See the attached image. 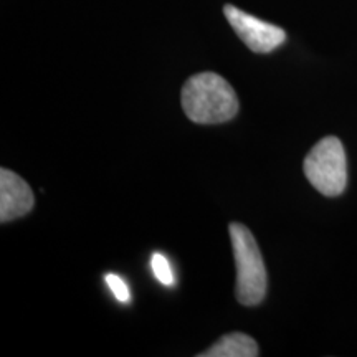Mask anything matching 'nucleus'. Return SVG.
<instances>
[{
    "instance_id": "obj_5",
    "label": "nucleus",
    "mask_w": 357,
    "mask_h": 357,
    "mask_svg": "<svg viewBox=\"0 0 357 357\" xmlns=\"http://www.w3.org/2000/svg\"><path fill=\"white\" fill-rule=\"evenodd\" d=\"M35 197L30 185L19 174L0 171V222L6 223L20 218L33 208Z\"/></svg>"
},
{
    "instance_id": "obj_1",
    "label": "nucleus",
    "mask_w": 357,
    "mask_h": 357,
    "mask_svg": "<svg viewBox=\"0 0 357 357\" xmlns=\"http://www.w3.org/2000/svg\"><path fill=\"white\" fill-rule=\"evenodd\" d=\"M181 101L187 118L197 124H222L238 113V98L231 84L212 71L187 79Z\"/></svg>"
},
{
    "instance_id": "obj_3",
    "label": "nucleus",
    "mask_w": 357,
    "mask_h": 357,
    "mask_svg": "<svg viewBox=\"0 0 357 357\" xmlns=\"http://www.w3.org/2000/svg\"><path fill=\"white\" fill-rule=\"evenodd\" d=\"M303 169L310 184L326 197H336L346 190L347 159L337 137H323L307 153Z\"/></svg>"
},
{
    "instance_id": "obj_6",
    "label": "nucleus",
    "mask_w": 357,
    "mask_h": 357,
    "mask_svg": "<svg viewBox=\"0 0 357 357\" xmlns=\"http://www.w3.org/2000/svg\"><path fill=\"white\" fill-rule=\"evenodd\" d=\"M260 354L255 339L243 333L222 336L212 347L200 352L199 357H257Z\"/></svg>"
},
{
    "instance_id": "obj_7",
    "label": "nucleus",
    "mask_w": 357,
    "mask_h": 357,
    "mask_svg": "<svg viewBox=\"0 0 357 357\" xmlns=\"http://www.w3.org/2000/svg\"><path fill=\"white\" fill-rule=\"evenodd\" d=\"M151 268H153V273L155 278H158L162 284H166V287H172V284L176 283L171 263H169V260L164 255H160V253H154V255L151 257Z\"/></svg>"
},
{
    "instance_id": "obj_2",
    "label": "nucleus",
    "mask_w": 357,
    "mask_h": 357,
    "mask_svg": "<svg viewBox=\"0 0 357 357\" xmlns=\"http://www.w3.org/2000/svg\"><path fill=\"white\" fill-rule=\"evenodd\" d=\"M229 234L234 250L236 300L243 306H258L265 300L268 276L255 236L242 223H230Z\"/></svg>"
},
{
    "instance_id": "obj_4",
    "label": "nucleus",
    "mask_w": 357,
    "mask_h": 357,
    "mask_svg": "<svg viewBox=\"0 0 357 357\" xmlns=\"http://www.w3.org/2000/svg\"><path fill=\"white\" fill-rule=\"evenodd\" d=\"M223 13H225L227 20L235 30V33L252 52L270 53L287 40V32L283 29L248 15L234 6L223 7Z\"/></svg>"
},
{
    "instance_id": "obj_8",
    "label": "nucleus",
    "mask_w": 357,
    "mask_h": 357,
    "mask_svg": "<svg viewBox=\"0 0 357 357\" xmlns=\"http://www.w3.org/2000/svg\"><path fill=\"white\" fill-rule=\"evenodd\" d=\"M105 281H106V284H108V288L111 289V293L116 296V300L121 301V303H128L129 300H131V294H129V288H128L126 281H124L121 276H118L114 273H108L105 276Z\"/></svg>"
}]
</instances>
